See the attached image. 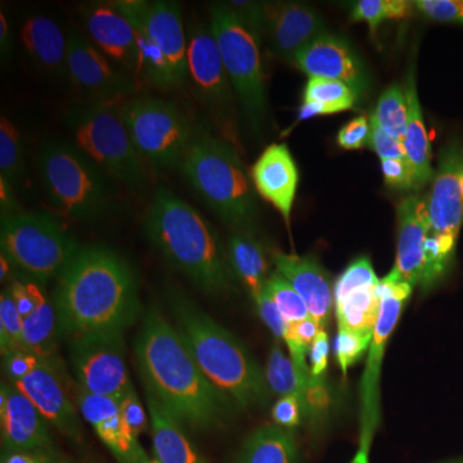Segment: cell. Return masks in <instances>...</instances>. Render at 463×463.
Wrapping results in <instances>:
<instances>
[{
    "mask_svg": "<svg viewBox=\"0 0 463 463\" xmlns=\"http://www.w3.org/2000/svg\"><path fill=\"white\" fill-rule=\"evenodd\" d=\"M136 359L145 389L182 426L212 430L230 416L233 402L206 379L178 331L156 307L143 319Z\"/></svg>",
    "mask_w": 463,
    "mask_h": 463,
    "instance_id": "cell-1",
    "label": "cell"
},
{
    "mask_svg": "<svg viewBox=\"0 0 463 463\" xmlns=\"http://www.w3.org/2000/svg\"><path fill=\"white\" fill-rule=\"evenodd\" d=\"M52 300L67 340L93 332H124L139 315L136 273L103 246L80 249L58 277Z\"/></svg>",
    "mask_w": 463,
    "mask_h": 463,
    "instance_id": "cell-2",
    "label": "cell"
},
{
    "mask_svg": "<svg viewBox=\"0 0 463 463\" xmlns=\"http://www.w3.org/2000/svg\"><path fill=\"white\" fill-rule=\"evenodd\" d=\"M145 231L163 257L210 295L233 288L228 251L209 222L172 191L158 188L146 215Z\"/></svg>",
    "mask_w": 463,
    "mask_h": 463,
    "instance_id": "cell-3",
    "label": "cell"
},
{
    "mask_svg": "<svg viewBox=\"0 0 463 463\" xmlns=\"http://www.w3.org/2000/svg\"><path fill=\"white\" fill-rule=\"evenodd\" d=\"M175 330L206 379L240 408L268 403L264 371L230 331L182 294L170 295Z\"/></svg>",
    "mask_w": 463,
    "mask_h": 463,
    "instance_id": "cell-4",
    "label": "cell"
},
{
    "mask_svg": "<svg viewBox=\"0 0 463 463\" xmlns=\"http://www.w3.org/2000/svg\"><path fill=\"white\" fill-rule=\"evenodd\" d=\"M183 175L223 223L254 234L257 191L236 149L203 129L194 130L181 164Z\"/></svg>",
    "mask_w": 463,
    "mask_h": 463,
    "instance_id": "cell-5",
    "label": "cell"
},
{
    "mask_svg": "<svg viewBox=\"0 0 463 463\" xmlns=\"http://www.w3.org/2000/svg\"><path fill=\"white\" fill-rule=\"evenodd\" d=\"M112 5L128 18L136 33L138 78L161 90L187 83L188 43L178 3L123 0Z\"/></svg>",
    "mask_w": 463,
    "mask_h": 463,
    "instance_id": "cell-6",
    "label": "cell"
},
{
    "mask_svg": "<svg viewBox=\"0 0 463 463\" xmlns=\"http://www.w3.org/2000/svg\"><path fill=\"white\" fill-rule=\"evenodd\" d=\"M38 160L45 194L58 212L85 223L111 212L114 196L108 175L71 142H45Z\"/></svg>",
    "mask_w": 463,
    "mask_h": 463,
    "instance_id": "cell-7",
    "label": "cell"
},
{
    "mask_svg": "<svg viewBox=\"0 0 463 463\" xmlns=\"http://www.w3.org/2000/svg\"><path fill=\"white\" fill-rule=\"evenodd\" d=\"M72 145L83 152L109 178L141 194L146 187V169L134 147L120 109L111 100H93L78 105L67 115Z\"/></svg>",
    "mask_w": 463,
    "mask_h": 463,
    "instance_id": "cell-8",
    "label": "cell"
},
{
    "mask_svg": "<svg viewBox=\"0 0 463 463\" xmlns=\"http://www.w3.org/2000/svg\"><path fill=\"white\" fill-rule=\"evenodd\" d=\"M0 246L18 279L41 286L58 279L80 251L74 237L45 213L3 215Z\"/></svg>",
    "mask_w": 463,
    "mask_h": 463,
    "instance_id": "cell-9",
    "label": "cell"
},
{
    "mask_svg": "<svg viewBox=\"0 0 463 463\" xmlns=\"http://www.w3.org/2000/svg\"><path fill=\"white\" fill-rule=\"evenodd\" d=\"M213 35L218 43L241 115L254 134H261L268 120L267 88L261 65L260 39L241 21L228 3L212 8Z\"/></svg>",
    "mask_w": 463,
    "mask_h": 463,
    "instance_id": "cell-10",
    "label": "cell"
},
{
    "mask_svg": "<svg viewBox=\"0 0 463 463\" xmlns=\"http://www.w3.org/2000/svg\"><path fill=\"white\" fill-rule=\"evenodd\" d=\"M120 112L143 160L158 170L179 166L196 129L175 103L139 96L127 100Z\"/></svg>",
    "mask_w": 463,
    "mask_h": 463,
    "instance_id": "cell-11",
    "label": "cell"
},
{
    "mask_svg": "<svg viewBox=\"0 0 463 463\" xmlns=\"http://www.w3.org/2000/svg\"><path fill=\"white\" fill-rule=\"evenodd\" d=\"M412 286L404 282L394 269L380 279V315L374 327L367 365L361 383V437L359 449L370 452L380 422V376L383 355L392 332L397 327L413 292Z\"/></svg>",
    "mask_w": 463,
    "mask_h": 463,
    "instance_id": "cell-12",
    "label": "cell"
},
{
    "mask_svg": "<svg viewBox=\"0 0 463 463\" xmlns=\"http://www.w3.org/2000/svg\"><path fill=\"white\" fill-rule=\"evenodd\" d=\"M69 343L70 362L81 390L120 402L134 388L125 361L124 332L79 335Z\"/></svg>",
    "mask_w": 463,
    "mask_h": 463,
    "instance_id": "cell-13",
    "label": "cell"
},
{
    "mask_svg": "<svg viewBox=\"0 0 463 463\" xmlns=\"http://www.w3.org/2000/svg\"><path fill=\"white\" fill-rule=\"evenodd\" d=\"M188 79L200 99L218 116L223 125H232L236 115L233 88L224 69L221 51L212 29L196 25L190 33L187 51Z\"/></svg>",
    "mask_w": 463,
    "mask_h": 463,
    "instance_id": "cell-14",
    "label": "cell"
},
{
    "mask_svg": "<svg viewBox=\"0 0 463 463\" xmlns=\"http://www.w3.org/2000/svg\"><path fill=\"white\" fill-rule=\"evenodd\" d=\"M67 47V75L81 90L90 91L99 100H111L129 96L137 90L134 76L109 62L78 30H70Z\"/></svg>",
    "mask_w": 463,
    "mask_h": 463,
    "instance_id": "cell-15",
    "label": "cell"
},
{
    "mask_svg": "<svg viewBox=\"0 0 463 463\" xmlns=\"http://www.w3.org/2000/svg\"><path fill=\"white\" fill-rule=\"evenodd\" d=\"M298 70L309 78L327 79L346 84L361 100L370 90L368 69L347 39L325 33L294 60Z\"/></svg>",
    "mask_w": 463,
    "mask_h": 463,
    "instance_id": "cell-16",
    "label": "cell"
},
{
    "mask_svg": "<svg viewBox=\"0 0 463 463\" xmlns=\"http://www.w3.org/2000/svg\"><path fill=\"white\" fill-rule=\"evenodd\" d=\"M328 33L325 18L310 5L298 2L267 3L263 36L274 56L294 63L307 45Z\"/></svg>",
    "mask_w": 463,
    "mask_h": 463,
    "instance_id": "cell-17",
    "label": "cell"
},
{
    "mask_svg": "<svg viewBox=\"0 0 463 463\" xmlns=\"http://www.w3.org/2000/svg\"><path fill=\"white\" fill-rule=\"evenodd\" d=\"M0 426L3 452H48L53 443L47 420L11 383L0 389Z\"/></svg>",
    "mask_w": 463,
    "mask_h": 463,
    "instance_id": "cell-18",
    "label": "cell"
},
{
    "mask_svg": "<svg viewBox=\"0 0 463 463\" xmlns=\"http://www.w3.org/2000/svg\"><path fill=\"white\" fill-rule=\"evenodd\" d=\"M57 367L53 356H48L33 373L17 381L14 386L33 402L58 431L79 440L81 438L80 419Z\"/></svg>",
    "mask_w": 463,
    "mask_h": 463,
    "instance_id": "cell-19",
    "label": "cell"
},
{
    "mask_svg": "<svg viewBox=\"0 0 463 463\" xmlns=\"http://www.w3.org/2000/svg\"><path fill=\"white\" fill-rule=\"evenodd\" d=\"M462 165V146L457 141L444 146L439 156L430 194H428L432 233L449 234L458 239L463 224V197L459 187Z\"/></svg>",
    "mask_w": 463,
    "mask_h": 463,
    "instance_id": "cell-20",
    "label": "cell"
},
{
    "mask_svg": "<svg viewBox=\"0 0 463 463\" xmlns=\"http://www.w3.org/2000/svg\"><path fill=\"white\" fill-rule=\"evenodd\" d=\"M83 21L91 43L120 70L138 79V45L128 18L111 3L85 7Z\"/></svg>",
    "mask_w": 463,
    "mask_h": 463,
    "instance_id": "cell-21",
    "label": "cell"
},
{
    "mask_svg": "<svg viewBox=\"0 0 463 463\" xmlns=\"http://www.w3.org/2000/svg\"><path fill=\"white\" fill-rule=\"evenodd\" d=\"M259 196L276 207L289 224L292 206L297 199L298 170L286 143H272L261 152L250 170Z\"/></svg>",
    "mask_w": 463,
    "mask_h": 463,
    "instance_id": "cell-22",
    "label": "cell"
},
{
    "mask_svg": "<svg viewBox=\"0 0 463 463\" xmlns=\"http://www.w3.org/2000/svg\"><path fill=\"white\" fill-rule=\"evenodd\" d=\"M272 261L277 272L285 277L298 295L303 298L310 318L325 330L330 322L334 307V288L330 274L315 257H298L273 251Z\"/></svg>",
    "mask_w": 463,
    "mask_h": 463,
    "instance_id": "cell-23",
    "label": "cell"
},
{
    "mask_svg": "<svg viewBox=\"0 0 463 463\" xmlns=\"http://www.w3.org/2000/svg\"><path fill=\"white\" fill-rule=\"evenodd\" d=\"M397 260L392 269L417 288L423 273V248L430 233L428 196L411 194L398 203Z\"/></svg>",
    "mask_w": 463,
    "mask_h": 463,
    "instance_id": "cell-24",
    "label": "cell"
},
{
    "mask_svg": "<svg viewBox=\"0 0 463 463\" xmlns=\"http://www.w3.org/2000/svg\"><path fill=\"white\" fill-rule=\"evenodd\" d=\"M405 99L408 106L407 132L403 138V147L408 164L412 169L414 181L419 191L434 181L432 169L431 143L423 123L421 103L417 93L416 65L411 63L404 84Z\"/></svg>",
    "mask_w": 463,
    "mask_h": 463,
    "instance_id": "cell-25",
    "label": "cell"
},
{
    "mask_svg": "<svg viewBox=\"0 0 463 463\" xmlns=\"http://www.w3.org/2000/svg\"><path fill=\"white\" fill-rule=\"evenodd\" d=\"M21 41L33 62L50 74L67 76L69 38L51 17L35 14L21 29Z\"/></svg>",
    "mask_w": 463,
    "mask_h": 463,
    "instance_id": "cell-26",
    "label": "cell"
},
{
    "mask_svg": "<svg viewBox=\"0 0 463 463\" xmlns=\"http://www.w3.org/2000/svg\"><path fill=\"white\" fill-rule=\"evenodd\" d=\"M152 441L160 463H206L185 435L181 423L167 412L152 392L146 390Z\"/></svg>",
    "mask_w": 463,
    "mask_h": 463,
    "instance_id": "cell-27",
    "label": "cell"
},
{
    "mask_svg": "<svg viewBox=\"0 0 463 463\" xmlns=\"http://www.w3.org/2000/svg\"><path fill=\"white\" fill-rule=\"evenodd\" d=\"M228 258L234 276L248 289L252 300L257 301L270 276L263 245L252 233L233 232L228 240Z\"/></svg>",
    "mask_w": 463,
    "mask_h": 463,
    "instance_id": "cell-28",
    "label": "cell"
},
{
    "mask_svg": "<svg viewBox=\"0 0 463 463\" xmlns=\"http://www.w3.org/2000/svg\"><path fill=\"white\" fill-rule=\"evenodd\" d=\"M300 452L291 429L264 425L252 432L241 448L236 463H298Z\"/></svg>",
    "mask_w": 463,
    "mask_h": 463,
    "instance_id": "cell-29",
    "label": "cell"
},
{
    "mask_svg": "<svg viewBox=\"0 0 463 463\" xmlns=\"http://www.w3.org/2000/svg\"><path fill=\"white\" fill-rule=\"evenodd\" d=\"M379 285L364 286L347 294L335 304L337 330H347L364 336L373 337L380 315Z\"/></svg>",
    "mask_w": 463,
    "mask_h": 463,
    "instance_id": "cell-30",
    "label": "cell"
},
{
    "mask_svg": "<svg viewBox=\"0 0 463 463\" xmlns=\"http://www.w3.org/2000/svg\"><path fill=\"white\" fill-rule=\"evenodd\" d=\"M62 337L56 307L53 300L45 297L33 315L24 318L21 349L44 356H52L57 341Z\"/></svg>",
    "mask_w": 463,
    "mask_h": 463,
    "instance_id": "cell-31",
    "label": "cell"
},
{
    "mask_svg": "<svg viewBox=\"0 0 463 463\" xmlns=\"http://www.w3.org/2000/svg\"><path fill=\"white\" fill-rule=\"evenodd\" d=\"M457 237L449 234L429 233L423 248V273L419 288L422 294H429L437 288L455 263Z\"/></svg>",
    "mask_w": 463,
    "mask_h": 463,
    "instance_id": "cell-32",
    "label": "cell"
},
{
    "mask_svg": "<svg viewBox=\"0 0 463 463\" xmlns=\"http://www.w3.org/2000/svg\"><path fill=\"white\" fill-rule=\"evenodd\" d=\"M370 121L392 138L403 141L408 124V106L404 87L395 83L386 88L377 100Z\"/></svg>",
    "mask_w": 463,
    "mask_h": 463,
    "instance_id": "cell-33",
    "label": "cell"
},
{
    "mask_svg": "<svg viewBox=\"0 0 463 463\" xmlns=\"http://www.w3.org/2000/svg\"><path fill=\"white\" fill-rule=\"evenodd\" d=\"M97 435L108 446L112 455L120 463H149L147 455L142 449L138 438L133 434L124 421L121 413L114 419L99 423L96 428Z\"/></svg>",
    "mask_w": 463,
    "mask_h": 463,
    "instance_id": "cell-34",
    "label": "cell"
},
{
    "mask_svg": "<svg viewBox=\"0 0 463 463\" xmlns=\"http://www.w3.org/2000/svg\"><path fill=\"white\" fill-rule=\"evenodd\" d=\"M265 380L268 388L279 397L303 398L300 379L295 368L294 362L283 352L279 340L274 341L267 367H265Z\"/></svg>",
    "mask_w": 463,
    "mask_h": 463,
    "instance_id": "cell-35",
    "label": "cell"
},
{
    "mask_svg": "<svg viewBox=\"0 0 463 463\" xmlns=\"http://www.w3.org/2000/svg\"><path fill=\"white\" fill-rule=\"evenodd\" d=\"M25 173L20 133L7 118L0 120V178L16 190Z\"/></svg>",
    "mask_w": 463,
    "mask_h": 463,
    "instance_id": "cell-36",
    "label": "cell"
},
{
    "mask_svg": "<svg viewBox=\"0 0 463 463\" xmlns=\"http://www.w3.org/2000/svg\"><path fill=\"white\" fill-rule=\"evenodd\" d=\"M358 97L346 84L327 79L309 78L304 88L303 102L321 103L328 115L355 108Z\"/></svg>",
    "mask_w": 463,
    "mask_h": 463,
    "instance_id": "cell-37",
    "label": "cell"
},
{
    "mask_svg": "<svg viewBox=\"0 0 463 463\" xmlns=\"http://www.w3.org/2000/svg\"><path fill=\"white\" fill-rule=\"evenodd\" d=\"M413 2L407 0H359L352 7V17L355 23H367L371 32L376 33L385 21L403 20L412 12Z\"/></svg>",
    "mask_w": 463,
    "mask_h": 463,
    "instance_id": "cell-38",
    "label": "cell"
},
{
    "mask_svg": "<svg viewBox=\"0 0 463 463\" xmlns=\"http://www.w3.org/2000/svg\"><path fill=\"white\" fill-rule=\"evenodd\" d=\"M264 289L272 298L286 322L297 323L309 318V312L303 298L277 270L270 273Z\"/></svg>",
    "mask_w": 463,
    "mask_h": 463,
    "instance_id": "cell-39",
    "label": "cell"
},
{
    "mask_svg": "<svg viewBox=\"0 0 463 463\" xmlns=\"http://www.w3.org/2000/svg\"><path fill=\"white\" fill-rule=\"evenodd\" d=\"M24 318L18 312L8 288L0 295V350L2 356L21 349Z\"/></svg>",
    "mask_w": 463,
    "mask_h": 463,
    "instance_id": "cell-40",
    "label": "cell"
},
{
    "mask_svg": "<svg viewBox=\"0 0 463 463\" xmlns=\"http://www.w3.org/2000/svg\"><path fill=\"white\" fill-rule=\"evenodd\" d=\"M380 279L374 272L373 261L368 257L356 258L343 273L337 277L334 285V306L343 300L350 292L364 286L379 285Z\"/></svg>",
    "mask_w": 463,
    "mask_h": 463,
    "instance_id": "cell-41",
    "label": "cell"
},
{
    "mask_svg": "<svg viewBox=\"0 0 463 463\" xmlns=\"http://www.w3.org/2000/svg\"><path fill=\"white\" fill-rule=\"evenodd\" d=\"M78 405L79 412L93 428L120 414V402L118 399L91 394L81 389L79 390Z\"/></svg>",
    "mask_w": 463,
    "mask_h": 463,
    "instance_id": "cell-42",
    "label": "cell"
},
{
    "mask_svg": "<svg viewBox=\"0 0 463 463\" xmlns=\"http://www.w3.org/2000/svg\"><path fill=\"white\" fill-rule=\"evenodd\" d=\"M373 337L364 336L355 332L347 330L337 331L335 341V354L341 373L346 376L347 371L364 356L367 349H370Z\"/></svg>",
    "mask_w": 463,
    "mask_h": 463,
    "instance_id": "cell-43",
    "label": "cell"
},
{
    "mask_svg": "<svg viewBox=\"0 0 463 463\" xmlns=\"http://www.w3.org/2000/svg\"><path fill=\"white\" fill-rule=\"evenodd\" d=\"M413 7L435 23L463 25V0H416Z\"/></svg>",
    "mask_w": 463,
    "mask_h": 463,
    "instance_id": "cell-44",
    "label": "cell"
},
{
    "mask_svg": "<svg viewBox=\"0 0 463 463\" xmlns=\"http://www.w3.org/2000/svg\"><path fill=\"white\" fill-rule=\"evenodd\" d=\"M47 358L48 356L36 354V353L23 349L3 356V371H5V377H7L8 383L14 385L17 381L25 379Z\"/></svg>",
    "mask_w": 463,
    "mask_h": 463,
    "instance_id": "cell-45",
    "label": "cell"
},
{
    "mask_svg": "<svg viewBox=\"0 0 463 463\" xmlns=\"http://www.w3.org/2000/svg\"><path fill=\"white\" fill-rule=\"evenodd\" d=\"M371 137V123L365 116H356L341 128L337 134V145L346 151L368 147Z\"/></svg>",
    "mask_w": 463,
    "mask_h": 463,
    "instance_id": "cell-46",
    "label": "cell"
},
{
    "mask_svg": "<svg viewBox=\"0 0 463 463\" xmlns=\"http://www.w3.org/2000/svg\"><path fill=\"white\" fill-rule=\"evenodd\" d=\"M383 181L385 184L394 190L419 192L412 169L408 161L404 160H381Z\"/></svg>",
    "mask_w": 463,
    "mask_h": 463,
    "instance_id": "cell-47",
    "label": "cell"
},
{
    "mask_svg": "<svg viewBox=\"0 0 463 463\" xmlns=\"http://www.w3.org/2000/svg\"><path fill=\"white\" fill-rule=\"evenodd\" d=\"M371 123V121H370ZM368 148L373 149L380 160H404L405 156L403 143L399 139L383 132L376 124L371 123V137L368 142Z\"/></svg>",
    "mask_w": 463,
    "mask_h": 463,
    "instance_id": "cell-48",
    "label": "cell"
},
{
    "mask_svg": "<svg viewBox=\"0 0 463 463\" xmlns=\"http://www.w3.org/2000/svg\"><path fill=\"white\" fill-rule=\"evenodd\" d=\"M120 413L124 421L129 426L130 430L137 438L141 437L147 430V416H146L143 405L139 402L136 389H130L120 401Z\"/></svg>",
    "mask_w": 463,
    "mask_h": 463,
    "instance_id": "cell-49",
    "label": "cell"
},
{
    "mask_svg": "<svg viewBox=\"0 0 463 463\" xmlns=\"http://www.w3.org/2000/svg\"><path fill=\"white\" fill-rule=\"evenodd\" d=\"M255 306H257L261 321L269 328L276 340L285 341L286 334H288V323L285 321L279 307H277L272 298L268 295L265 289L261 297L255 301Z\"/></svg>",
    "mask_w": 463,
    "mask_h": 463,
    "instance_id": "cell-50",
    "label": "cell"
},
{
    "mask_svg": "<svg viewBox=\"0 0 463 463\" xmlns=\"http://www.w3.org/2000/svg\"><path fill=\"white\" fill-rule=\"evenodd\" d=\"M303 404L298 397L279 398L273 405L272 417L276 425L294 429L300 425L303 417Z\"/></svg>",
    "mask_w": 463,
    "mask_h": 463,
    "instance_id": "cell-51",
    "label": "cell"
},
{
    "mask_svg": "<svg viewBox=\"0 0 463 463\" xmlns=\"http://www.w3.org/2000/svg\"><path fill=\"white\" fill-rule=\"evenodd\" d=\"M328 354H330V341L326 330L319 331L316 340L310 346V377L316 380L325 379L326 371L328 365Z\"/></svg>",
    "mask_w": 463,
    "mask_h": 463,
    "instance_id": "cell-52",
    "label": "cell"
},
{
    "mask_svg": "<svg viewBox=\"0 0 463 463\" xmlns=\"http://www.w3.org/2000/svg\"><path fill=\"white\" fill-rule=\"evenodd\" d=\"M321 330L323 328L319 326V323L309 317V318L304 319V321L288 323V330L286 335H289V336L298 340V343L310 349L313 341L316 340L317 335Z\"/></svg>",
    "mask_w": 463,
    "mask_h": 463,
    "instance_id": "cell-53",
    "label": "cell"
},
{
    "mask_svg": "<svg viewBox=\"0 0 463 463\" xmlns=\"http://www.w3.org/2000/svg\"><path fill=\"white\" fill-rule=\"evenodd\" d=\"M50 453L2 452V463H45Z\"/></svg>",
    "mask_w": 463,
    "mask_h": 463,
    "instance_id": "cell-54",
    "label": "cell"
},
{
    "mask_svg": "<svg viewBox=\"0 0 463 463\" xmlns=\"http://www.w3.org/2000/svg\"><path fill=\"white\" fill-rule=\"evenodd\" d=\"M14 188L11 187L8 182L0 178V196H2V212L3 215L14 214V210H16V201L14 197Z\"/></svg>",
    "mask_w": 463,
    "mask_h": 463,
    "instance_id": "cell-55",
    "label": "cell"
},
{
    "mask_svg": "<svg viewBox=\"0 0 463 463\" xmlns=\"http://www.w3.org/2000/svg\"><path fill=\"white\" fill-rule=\"evenodd\" d=\"M323 115H328V111L321 103L303 102V105L298 109V121H304Z\"/></svg>",
    "mask_w": 463,
    "mask_h": 463,
    "instance_id": "cell-56",
    "label": "cell"
},
{
    "mask_svg": "<svg viewBox=\"0 0 463 463\" xmlns=\"http://www.w3.org/2000/svg\"><path fill=\"white\" fill-rule=\"evenodd\" d=\"M0 50L2 56H8L11 50V36H9V25L5 14H0Z\"/></svg>",
    "mask_w": 463,
    "mask_h": 463,
    "instance_id": "cell-57",
    "label": "cell"
},
{
    "mask_svg": "<svg viewBox=\"0 0 463 463\" xmlns=\"http://www.w3.org/2000/svg\"><path fill=\"white\" fill-rule=\"evenodd\" d=\"M11 268L12 265L9 264L8 259L3 254L0 255V281H2V283L7 281Z\"/></svg>",
    "mask_w": 463,
    "mask_h": 463,
    "instance_id": "cell-58",
    "label": "cell"
},
{
    "mask_svg": "<svg viewBox=\"0 0 463 463\" xmlns=\"http://www.w3.org/2000/svg\"><path fill=\"white\" fill-rule=\"evenodd\" d=\"M350 463H370V452L364 449H359L354 458Z\"/></svg>",
    "mask_w": 463,
    "mask_h": 463,
    "instance_id": "cell-59",
    "label": "cell"
},
{
    "mask_svg": "<svg viewBox=\"0 0 463 463\" xmlns=\"http://www.w3.org/2000/svg\"><path fill=\"white\" fill-rule=\"evenodd\" d=\"M459 187H461V194L463 197V165L461 167V172H459Z\"/></svg>",
    "mask_w": 463,
    "mask_h": 463,
    "instance_id": "cell-60",
    "label": "cell"
},
{
    "mask_svg": "<svg viewBox=\"0 0 463 463\" xmlns=\"http://www.w3.org/2000/svg\"><path fill=\"white\" fill-rule=\"evenodd\" d=\"M440 463H463V457H458V458L450 459V461L440 462Z\"/></svg>",
    "mask_w": 463,
    "mask_h": 463,
    "instance_id": "cell-61",
    "label": "cell"
},
{
    "mask_svg": "<svg viewBox=\"0 0 463 463\" xmlns=\"http://www.w3.org/2000/svg\"><path fill=\"white\" fill-rule=\"evenodd\" d=\"M45 463H62V462L57 461V458H54L53 456H50V458H48V461Z\"/></svg>",
    "mask_w": 463,
    "mask_h": 463,
    "instance_id": "cell-62",
    "label": "cell"
},
{
    "mask_svg": "<svg viewBox=\"0 0 463 463\" xmlns=\"http://www.w3.org/2000/svg\"><path fill=\"white\" fill-rule=\"evenodd\" d=\"M149 463H160V462L156 461V459H152V461Z\"/></svg>",
    "mask_w": 463,
    "mask_h": 463,
    "instance_id": "cell-63",
    "label": "cell"
}]
</instances>
